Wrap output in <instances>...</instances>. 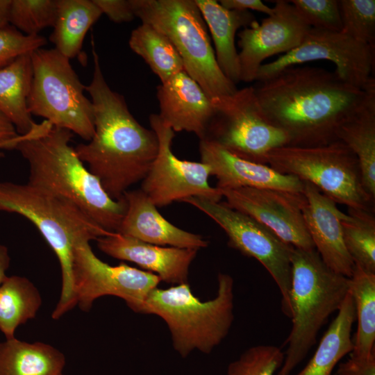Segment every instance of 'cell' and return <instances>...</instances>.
<instances>
[{"label": "cell", "instance_id": "cell-1", "mask_svg": "<svg viewBox=\"0 0 375 375\" xmlns=\"http://www.w3.org/2000/svg\"><path fill=\"white\" fill-rule=\"evenodd\" d=\"M254 87L265 117L288 135L290 146L314 147L338 140L341 124L362 101V90L335 72L290 67Z\"/></svg>", "mask_w": 375, "mask_h": 375}, {"label": "cell", "instance_id": "cell-2", "mask_svg": "<svg viewBox=\"0 0 375 375\" xmlns=\"http://www.w3.org/2000/svg\"><path fill=\"white\" fill-rule=\"evenodd\" d=\"M92 54L93 76L85 90L93 103L94 133L74 149L106 193L119 200L146 177L157 156L158 140L152 129L135 119L124 97L109 87L93 42Z\"/></svg>", "mask_w": 375, "mask_h": 375}, {"label": "cell", "instance_id": "cell-3", "mask_svg": "<svg viewBox=\"0 0 375 375\" xmlns=\"http://www.w3.org/2000/svg\"><path fill=\"white\" fill-rule=\"evenodd\" d=\"M74 134L47 120L36 124L15 149L27 161V183L64 198L101 228L117 232L124 216V198H111L70 145Z\"/></svg>", "mask_w": 375, "mask_h": 375}, {"label": "cell", "instance_id": "cell-4", "mask_svg": "<svg viewBox=\"0 0 375 375\" xmlns=\"http://www.w3.org/2000/svg\"><path fill=\"white\" fill-rule=\"evenodd\" d=\"M0 212L16 213L31 222L56 254L62 288L51 317L60 319L76 306L72 282L76 244L112 232L101 228L71 201L28 183L0 181Z\"/></svg>", "mask_w": 375, "mask_h": 375}, {"label": "cell", "instance_id": "cell-5", "mask_svg": "<svg viewBox=\"0 0 375 375\" xmlns=\"http://www.w3.org/2000/svg\"><path fill=\"white\" fill-rule=\"evenodd\" d=\"M290 300L292 328L276 375H290L314 346L322 326L341 307L350 290V278L337 274L315 249L293 248Z\"/></svg>", "mask_w": 375, "mask_h": 375}, {"label": "cell", "instance_id": "cell-6", "mask_svg": "<svg viewBox=\"0 0 375 375\" xmlns=\"http://www.w3.org/2000/svg\"><path fill=\"white\" fill-rule=\"evenodd\" d=\"M217 295L201 301L188 283L162 289L148 295L142 314L161 317L169 328L174 350L183 358L192 351L210 353L228 335L234 319V281L229 274L217 276Z\"/></svg>", "mask_w": 375, "mask_h": 375}, {"label": "cell", "instance_id": "cell-7", "mask_svg": "<svg viewBox=\"0 0 375 375\" xmlns=\"http://www.w3.org/2000/svg\"><path fill=\"white\" fill-rule=\"evenodd\" d=\"M135 17L165 34L182 58L186 73L210 98L238 89L220 69L208 28L194 0H130Z\"/></svg>", "mask_w": 375, "mask_h": 375}, {"label": "cell", "instance_id": "cell-8", "mask_svg": "<svg viewBox=\"0 0 375 375\" xmlns=\"http://www.w3.org/2000/svg\"><path fill=\"white\" fill-rule=\"evenodd\" d=\"M33 79L27 99L31 115L41 117L89 141L94 133L93 103L84 94L69 59L55 48L31 53Z\"/></svg>", "mask_w": 375, "mask_h": 375}, {"label": "cell", "instance_id": "cell-9", "mask_svg": "<svg viewBox=\"0 0 375 375\" xmlns=\"http://www.w3.org/2000/svg\"><path fill=\"white\" fill-rule=\"evenodd\" d=\"M265 164L311 183L348 208L369 210L374 201L363 187L356 156L340 140L314 147H278L267 154Z\"/></svg>", "mask_w": 375, "mask_h": 375}, {"label": "cell", "instance_id": "cell-10", "mask_svg": "<svg viewBox=\"0 0 375 375\" xmlns=\"http://www.w3.org/2000/svg\"><path fill=\"white\" fill-rule=\"evenodd\" d=\"M212 103L214 115L203 139L215 142L232 154L265 164L269 151L289 144L287 134L264 115L254 87L212 98Z\"/></svg>", "mask_w": 375, "mask_h": 375}, {"label": "cell", "instance_id": "cell-11", "mask_svg": "<svg viewBox=\"0 0 375 375\" xmlns=\"http://www.w3.org/2000/svg\"><path fill=\"white\" fill-rule=\"evenodd\" d=\"M182 201L194 206L215 222L226 234L231 247L255 258L266 269L281 292L282 312L291 318V254L294 247L262 224L224 202L195 197Z\"/></svg>", "mask_w": 375, "mask_h": 375}, {"label": "cell", "instance_id": "cell-12", "mask_svg": "<svg viewBox=\"0 0 375 375\" xmlns=\"http://www.w3.org/2000/svg\"><path fill=\"white\" fill-rule=\"evenodd\" d=\"M72 282L76 305L83 311H89L99 297L111 295L123 299L133 311L142 313L149 294L161 280L125 263L108 265L95 255L90 241L81 240L74 251Z\"/></svg>", "mask_w": 375, "mask_h": 375}, {"label": "cell", "instance_id": "cell-13", "mask_svg": "<svg viewBox=\"0 0 375 375\" xmlns=\"http://www.w3.org/2000/svg\"><path fill=\"white\" fill-rule=\"evenodd\" d=\"M374 45L360 42L342 31L310 28L299 46L278 59L262 64L256 81L269 79L283 69L326 60L335 65L336 74L346 83L365 89L374 81Z\"/></svg>", "mask_w": 375, "mask_h": 375}, {"label": "cell", "instance_id": "cell-14", "mask_svg": "<svg viewBox=\"0 0 375 375\" xmlns=\"http://www.w3.org/2000/svg\"><path fill=\"white\" fill-rule=\"evenodd\" d=\"M149 122L158 140L157 156L140 189L149 200L156 207L192 197L219 201L222 198L221 191L208 183L210 166L178 158L172 149L174 131L158 114H151Z\"/></svg>", "mask_w": 375, "mask_h": 375}, {"label": "cell", "instance_id": "cell-15", "mask_svg": "<svg viewBox=\"0 0 375 375\" xmlns=\"http://www.w3.org/2000/svg\"><path fill=\"white\" fill-rule=\"evenodd\" d=\"M219 190L228 206L262 224L285 243L315 249L303 216V193L253 188Z\"/></svg>", "mask_w": 375, "mask_h": 375}, {"label": "cell", "instance_id": "cell-16", "mask_svg": "<svg viewBox=\"0 0 375 375\" xmlns=\"http://www.w3.org/2000/svg\"><path fill=\"white\" fill-rule=\"evenodd\" d=\"M274 2L271 15L261 23L254 21L238 33L240 81H256L258 70L265 60L297 48L311 28L290 1Z\"/></svg>", "mask_w": 375, "mask_h": 375}, {"label": "cell", "instance_id": "cell-17", "mask_svg": "<svg viewBox=\"0 0 375 375\" xmlns=\"http://www.w3.org/2000/svg\"><path fill=\"white\" fill-rule=\"evenodd\" d=\"M100 251L133 262L172 285L188 283L189 269L199 250L147 243L117 232L97 240Z\"/></svg>", "mask_w": 375, "mask_h": 375}, {"label": "cell", "instance_id": "cell-18", "mask_svg": "<svg viewBox=\"0 0 375 375\" xmlns=\"http://www.w3.org/2000/svg\"><path fill=\"white\" fill-rule=\"evenodd\" d=\"M199 152L201 162L210 166L219 190L253 188L303 193L304 183L297 177L240 158L212 141L200 140Z\"/></svg>", "mask_w": 375, "mask_h": 375}, {"label": "cell", "instance_id": "cell-19", "mask_svg": "<svg viewBox=\"0 0 375 375\" xmlns=\"http://www.w3.org/2000/svg\"><path fill=\"white\" fill-rule=\"evenodd\" d=\"M303 183V216L315 250L328 268L350 278L355 265L344 242L341 219L344 213L315 186Z\"/></svg>", "mask_w": 375, "mask_h": 375}, {"label": "cell", "instance_id": "cell-20", "mask_svg": "<svg viewBox=\"0 0 375 375\" xmlns=\"http://www.w3.org/2000/svg\"><path fill=\"white\" fill-rule=\"evenodd\" d=\"M161 120L174 132L187 131L203 139L214 115L210 99L183 70L157 88Z\"/></svg>", "mask_w": 375, "mask_h": 375}, {"label": "cell", "instance_id": "cell-21", "mask_svg": "<svg viewBox=\"0 0 375 375\" xmlns=\"http://www.w3.org/2000/svg\"><path fill=\"white\" fill-rule=\"evenodd\" d=\"M123 197L126 209L117 233L158 246L197 250L208 247V242L203 236L165 219L140 189L128 190Z\"/></svg>", "mask_w": 375, "mask_h": 375}, {"label": "cell", "instance_id": "cell-22", "mask_svg": "<svg viewBox=\"0 0 375 375\" xmlns=\"http://www.w3.org/2000/svg\"><path fill=\"white\" fill-rule=\"evenodd\" d=\"M336 138L356 156L363 187L374 200L375 81L366 88L361 103L339 127Z\"/></svg>", "mask_w": 375, "mask_h": 375}, {"label": "cell", "instance_id": "cell-23", "mask_svg": "<svg viewBox=\"0 0 375 375\" xmlns=\"http://www.w3.org/2000/svg\"><path fill=\"white\" fill-rule=\"evenodd\" d=\"M215 45L217 62L233 83L240 81V68L235 38L238 30L250 26L255 17L250 11L228 10L215 0H194Z\"/></svg>", "mask_w": 375, "mask_h": 375}, {"label": "cell", "instance_id": "cell-24", "mask_svg": "<svg viewBox=\"0 0 375 375\" xmlns=\"http://www.w3.org/2000/svg\"><path fill=\"white\" fill-rule=\"evenodd\" d=\"M66 359L54 347L14 338L0 342V375H62Z\"/></svg>", "mask_w": 375, "mask_h": 375}, {"label": "cell", "instance_id": "cell-25", "mask_svg": "<svg viewBox=\"0 0 375 375\" xmlns=\"http://www.w3.org/2000/svg\"><path fill=\"white\" fill-rule=\"evenodd\" d=\"M32 79L31 53L17 57L0 69V112L19 135L29 133L36 124L27 108Z\"/></svg>", "mask_w": 375, "mask_h": 375}, {"label": "cell", "instance_id": "cell-26", "mask_svg": "<svg viewBox=\"0 0 375 375\" xmlns=\"http://www.w3.org/2000/svg\"><path fill=\"white\" fill-rule=\"evenodd\" d=\"M338 311L312 357L295 375H333V369L339 361L352 352L353 340L351 334L356 310L350 290Z\"/></svg>", "mask_w": 375, "mask_h": 375}, {"label": "cell", "instance_id": "cell-27", "mask_svg": "<svg viewBox=\"0 0 375 375\" xmlns=\"http://www.w3.org/2000/svg\"><path fill=\"white\" fill-rule=\"evenodd\" d=\"M102 12L93 0H57V12L49 40L67 58L81 53L85 36Z\"/></svg>", "mask_w": 375, "mask_h": 375}, {"label": "cell", "instance_id": "cell-28", "mask_svg": "<svg viewBox=\"0 0 375 375\" xmlns=\"http://www.w3.org/2000/svg\"><path fill=\"white\" fill-rule=\"evenodd\" d=\"M41 305L40 293L29 279L7 276L0 285V331L6 339L15 338L17 328L35 317Z\"/></svg>", "mask_w": 375, "mask_h": 375}, {"label": "cell", "instance_id": "cell-29", "mask_svg": "<svg viewBox=\"0 0 375 375\" xmlns=\"http://www.w3.org/2000/svg\"><path fill=\"white\" fill-rule=\"evenodd\" d=\"M349 278L358 322L351 356L367 358L374 355L375 274L355 265Z\"/></svg>", "mask_w": 375, "mask_h": 375}, {"label": "cell", "instance_id": "cell-30", "mask_svg": "<svg viewBox=\"0 0 375 375\" xmlns=\"http://www.w3.org/2000/svg\"><path fill=\"white\" fill-rule=\"evenodd\" d=\"M128 44L158 76L161 83L185 70L182 58L170 40L149 24L142 23L135 28Z\"/></svg>", "mask_w": 375, "mask_h": 375}, {"label": "cell", "instance_id": "cell-31", "mask_svg": "<svg viewBox=\"0 0 375 375\" xmlns=\"http://www.w3.org/2000/svg\"><path fill=\"white\" fill-rule=\"evenodd\" d=\"M341 223L344 245L354 265L375 274V219L371 210L349 208Z\"/></svg>", "mask_w": 375, "mask_h": 375}, {"label": "cell", "instance_id": "cell-32", "mask_svg": "<svg viewBox=\"0 0 375 375\" xmlns=\"http://www.w3.org/2000/svg\"><path fill=\"white\" fill-rule=\"evenodd\" d=\"M56 12L57 0H12L10 24L24 35H39L53 27Z\"/></svg>", "mask_w": 375, "mask_h": 375}, {"label": "cell", "instance_id": "cell-33", "mask_svg": "<svg viewBox=\"0 0 375 375\" xmlns=\"http://www.w3.org/2000/svg\"><path fill=\"white\" fill-rule=\"evenodd\" d=\"M342 31L354 40L374 44L375 39V1L340 0Z\"/></svg>", "mask_w": 375, "mask_h": 375}, {"label": "cell", "instance_id": "cell-34", "mask_svg": "<svg viewBox=\"0 0 375 375\" xmlns=\"http://www.w3.org/2000/svg\"><path fill=\"white\" fill-rule=\"evenodd\" d=\"M285 354L280 347L260 344L245 350L227 367V375H275L281 367Z\"/></svg>", "mask_w": 375, "mask_h": 375}, {"label": "cell", "instance_id": "cell-35", "mask_svg": "<svg viewBox=\"0 0 375 375\" xmlns=\"http://www.w3.org/2000/svg\"><path fill=\"white\" fill-rule=\"evenodd\" d=\"M290 2L311 28L342 31L339 1L292 0Z\"/></svg>", "mask_w": 375, "mask_h": 375}, {"label": "cell", "instance_id": "cell-36", "mask_svg": "<svg viewBox=\"0 0 375 375\" xmlns=\"http://www.w3.org/2000/svg\"><path fill=\"white\" fill-rule=\"evenodd\" d=\"M47 43L44 37L24 35L10 25L0 29V69L17 57L42 48Z\"/></svg>", "mask_w": 375, "mask_h": 375}, {"label": "cell", "instance_id": "cell-37", "mask_svg": "<svg viewBox=\"0 0 375 375\" xmlns=\"http://www.w3.org/2000/svg\"><path fill=\"white\" fill-rule=\"evenodd\" d=\"M105 14L115 23L128 22L135 17L130 0H93Z\"/></svg>", "mask_w": 375, "mask_h": 375}, {"label": "cell", "instance_id": "cell-38", "mask_svg": "<svg viewBox=\"0 0 375 375\" xmlns=\"http://www.w3.org/2000/svg\"><path fill=\"white\" fill-rule=\"evenodd\" d=\"M337 375H375V355L367 358L350 356L339 365Z\"/></svg>", "mask_w": 375, "mask_h": 375}, {"label": "cell", "instance_id": "cell-39", "mask_svg": "<svg viewBox=\"0 0 375 375\" xmlns=\"http://www.w3.org/2000/svg\"><path fill=\"white\" fill-rule=\"evenodd\" d=\"M220 5L228 10L249 11L255 10L271 15L273 8L268 6L260 0H221Z\"/></svg>", "mask_w": 375, "mask_h": 375}, {"label": "cell", "instance_id": "cell-40", "mask_svg": "<svg viewBox=\"0 0 375 375\" xmlns=\"http://www.w3.org/2000/svg\"><path fill=\"white\" fill-rule=\"evenodd\" d=\"M28 136L19 135L15 127L2 113L0 112V144H6L9 149H15L17 144Z\"/></svg>", "mask_w": 375, "mask_h": 375}, {"label": "cell", "instance_id": "cell-41", "mask_svg": "<svg viewBox=\"0 0 375 375\" xmlns=\"http://www.w3.org/2000/svg\"><path fill=\"white\" fill-rule=\"evenodd\" d=\"M10 258L8 248L0 244V285L6 278V271L9 267Z\"/></svg>", "mask_w": 375, "mask_h": 375}, {"label": "cell", "instance_id": "cell-42", "mask_svg": "<svg viewBox=\"0 0 375 375\" xmlns=\"http://www.w3.org/2000/svg\"><path fill=\"white\" fill-rule=\"evenodd\" d=\"M12 0H0V29L10 26V10Z\"/></svg>", "mask_w": 375, "mask_h": 375}, {"label": "cell", "instance_id": "cell-43", "mask_svg": "<svg viewBox=\"0 0 375 375\" xmlns=\"http://www.w3.org/2000/svg\"><path fill=\"white\" fill-rule=\"evenodd\" d=\"M2 149H9L8 146L6 144H0V157L3 156V153L1 151Z\"/></svg>", "mask_w": 375, "mask_h": 375}, {"label": "cell", "instance_id": "cell-44", "mask_svg": "<svg viewBox=\"0 0 375 375\" xmlns=\"http://www.w3.org/2000/svg\"><path fill=\"white\" fill-rule=\"evenodd\" d=\"M62 375H64V374H62Z\"/></svg>", "mask_w": 375, "mask_h": 375}]
</instances>
